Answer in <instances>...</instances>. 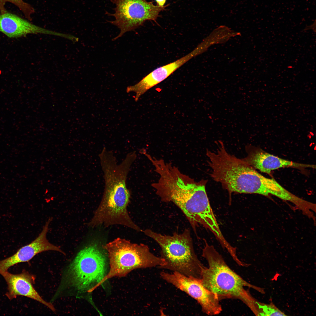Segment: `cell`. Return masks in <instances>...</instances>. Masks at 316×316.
I'll list each match as a JSON object with an SVG mask.
<instances>
[{
	"label": "cell",
	"instance_id": "obj_1",
	"mask_svg": "<svg viewBox=\"0 0 316 316\" xmlns=\"http://www.w3.org/2000/svg\"><path fill=\"white\" fill-rule=\"evenodd\" d=\"M149 160L159 175L157 182L151 184L157 195L162 201L175 204L189 221L195 219L204 210L207 202V181H196L163 159L151 157Z\"/></svg>",
	"mask_w": 316,
	"mask_h": 316
},
{
	"label": "cell",
	"instance_id": "obj_2",
	"mask_svg": "<svg viewBox=\"0 0 316 316\" xmlns=\"http://www.w3.org/2000/svg\"><path fill=\"white\" fill-rule=\"evenodd\" d=\"M202 256L207 260L201 274V282L207 289L216 295L220 300L224 298L238 299L245 304L252 299L245 286L253 288L262 293L263 288L247 282L228 265L222 255L214 247L205 242Z\"/></svg>",
	"mask_w": 316,
	"mask_h": 316
},
{
	"label": "cell",
	"instance_id": "obj_3",
	"mask_svg": "<svg viewBox=\"0 0 316 316\" xmlns=\"http://www.w3.org/2000/svg\"><path fill=\"white\" fill-rule=\"evenodd\" d=\"M143 232L161 247V257L166 263L162 269L201 279L202 272L205 266L195 253L188 230L171 236L163 235L149 229Z\"/></svg>",
	"mask_w": 316,
	"mask_h": 316
},
{
	"label": "cell",
	"instance_id": "obj_4",
	"mask_svg": "<svg viewBox=\"0 0 316 316\" xmlns=\"http://www.w3.org/2000/svg\"><path fill=\"white\" fill-rule=\"evenodd\" d=\"M102 247L107 254L109 269L98 287L109 279L125 276L134 269H161L166 264L164 258L152 253L147 245L124 238H117Z\"/></svg>",
	"mask_w": 316,
	"mask_h": 316
},
{
	"label": "cell",
	"instance_id": "obj_5",
	"mask_svg": "<svg viewBox=\"0 0 316 316\" xmlns=\"http://www.w3.org/2000/svg\"><path fill=\"white\" fill-rule=\"evenodd\" d=\"M106 253L94 242L80 250L66 270V284L78 293L94 291L108 273Z\"/></svg>",
	"mask_w": 316,
	"mask_h": 316
},
{
	"label": "cell",
	"instance_id": "obj_6",
	"mask_svg": "<svg viewBox=\"0 0 316 316\" xmlns=\"http://www.w3.org/2000/svg\"><path fill=\"white\" fill-rule=\"evenodd\" d=\"M116 5L115 13L105 14L113 16L115 20L108 22L117 26L120 30L115 40L122 36L126 32L134 30L142 25L147 20L156 21L161 11L169 6L163 7L154 5L152 2L146 0H110Z\"/></svg>",
	"mask_w": 316,
	"mask_h": 316
},
{
	"label": "cell",
	"instance_id": "obj_7",
	"mask_svg": "<svg viewBox=\"0 0 316 316\" xmlns=\"http://www.w3.org/2000/svg\"><path fill=\"white\" fill-rule=\"evenodd\" d=\"M160 275L165 281L195 300L205 313L214 315L220 314L222 311L220 300L218 297L203 286L201 279L177 272L162 271Z\"/></svg>",
	"mask_w": 316,
	"mask_h": 316
},
{
	"label": "cell",
	"instance_id": "obj_8",
	"mask_svg": "<svg viewBox=\"0 0 316 316\" xmlns=\"http://www.w3.org/2000/svg\"><path fill=\"white\" fill-rule=\"evenodd\" d=\"M246 156L242 159L255 169L270 174L272 171L281 168H315V165L301 164L286 160L268 153L250 145L246 147Z\"/></svg>",
	"mask_w": 316,
	"mask_h": 316
},
{
	"label": "cell",
	"instance_id": "obj_9",
	"mask_svg": "<svg viewBox=\"0 0 316 316\" xmlns=\"http://www.w3.org/2000/svg\"><path fill=\"white\" fill-rule=\"evenodd\" d=\"M51 219L46 222L38 237L30 243L20 248L11 256L0 261V272L7 271L18 263L28 262L40 253L49 250L64 253L60 248L50 243L47 238L48 226Z\"/></svg>",
	"mask_w": 316,
	"mask_h": 316
},
{
	"label": "cell",
	"instance_id": "obj_10",
	"mask_svg": "<svg viewBox=\"0 0 316 316\" xmlns=\"http://www.w3.org/2000/svg\"><path fill=\"white\" fill-rule=\"evenodd\" d=\"M199 54L198 50L195 48L190 53L177 60L154 70L137 83L127 87L126 92L135 93V100L137 101L147 91L164 80L191 59Z\"/></svg>",
	"mask_w": 316,
	"mask_h": 316
},
{
	"label": "cell",
	"instance_id": "obj_11",
	"mask_svg": "<svg viewBox=\"0 0 316 316\" xmlns=\"http://www.w3.org/2000/svg\"><path fill=\"white\" fill-rule=\"evenodd\" d=\"M8 285L6 295L9 300L18 296H23L35 300L44 305L53 311L55 309L51 303L44 300L33 286L35 278L33 275L23 271L19 274H13L7 271L0 272Z\"/></svg>",
	"mask_w": 316,
	"mask_h": 316
},
{
	"label": "cell",
	"instance_id": "obj_12",
	"mask_svg": "<svg viewBox=\"0 0 316 316\" xmlns=\"http://www.w3.org/2000/svg\"><path fill=\"white\" fill-rule=\"evenodd\" d=\"M0 31L10 38H17L29 34H43L60 36V33L35 25L7 11L0 14Z\"/></svg>",
	"mask_w": 316,
	"mask_h": 316
},
{
	"label": "cell",
	"instance_id": "obj_13",
	"mask_svg": "<svg viewBox=\"0 0 316 316\" xmlns=\"http://www.w3.org/2000/svg\"><path fill=\"white\" fill-rule=\"evenodd\" d=\"M6 2L11 3L17 6L23 13L25 17L29 19H32L31 15L35 11L30 4L23 0H0V11L3 13L7 11L4 6Z\"/></svg>",
	"mask_w": 316,
	"mask_h": 316
},
{
	"label": "cell",
	"instance_id": "obj_14",
	"mask_svg": "<svg viewBox=\"0 0 316 316\" xmlns=\"http://www.w3.org/2000/svg\"><path fill=\"white\" fill-rule=\"evenodd\" d=\"M258 316H285V313L278 308L271 302L269 304L258 302Z\"/></svg>",
	"mask_w": 316,
	"mask_h": 316
},
{
	"label": "cell",
	"instance_id": "obj_15",
	"mask_svg": "<svg viewBox=\"0 0 316 316\" xmlns=\"http://www.w3.org/2000/svg\"><path fill=\"white\" fill-rule=\"evenodd\" d=\"M315 20L313 24L309 26H306V28L304 29V30H308L311 29L314 30L313 31L315 32Z\"/></svg>",
	"mask_w": 316,
	"mask_h": 316
},
{
	"label": "cell",
	"instance_id": "obj_16",
	"mask_svg": "<svg viewBox=\"0 0 316 316\" xmlns=\"http://www.w3.org/2000/svg\"><path fill=\"white\" fill-rule=\"evenodd\" d=\"M157 3V5L163 7L164 6V5L166 2V0H155Z\"/></svg>",
	"mask_w": 316,
	"mask_h": 316
}]
</instances>
